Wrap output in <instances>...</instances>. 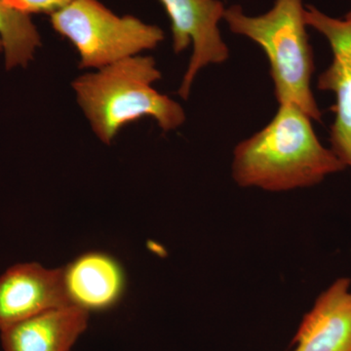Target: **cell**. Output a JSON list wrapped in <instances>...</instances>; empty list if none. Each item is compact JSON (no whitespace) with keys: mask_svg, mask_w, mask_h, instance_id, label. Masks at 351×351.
<instances>
[{"mask_svg":"<svg viewBox=\"0 0 351 351\" xmlns=\"http://www.w3.org/2000/svg\"><path fill=\"white\" fill-rule=\"evenodd\" d=\"M311 120L294 104L279 105L265 128L235 147L234 182L241 188L279 193L315 186L346 169L334 152L321 144Z\"/></svg>","mask_w":351,"mask_h":351,"instance_id":"6da1fadb","label":"cell"},{"mask_svg":"<svg viewBox=\"0 0 351 351\" xmlns=\"http://www.w3.org/2000/svg\"><path fill=\"white\" fill-rule=\"evenodd\" d=\"M159 80L156 60L137 55L80 76L71 85L94 133L110 145L124 126L144 117L156 120L164 132L184 123L182 106L152 88Z\"/></svg>","mask_w":351,"mask_h":351,"instance_id":"7a4b0ae2","label":"cell"},{"mask_svg":"<svg viewBox=\"0 0 351 351\" xmlns=\"http://www.w3.org/2000/svg\"><path fill=\"white\" fill-rule=\"evenodd\" d=\"M223 20L233 34L246 36L265 51L279 105L294 104L315 121L322 112L311 90L313 51L302 0H276L265 14L248 16L239 5L226 8Z\"/></svg>","mask_w":351,"mask_h":351,"instance_id":"3957f363","label":"cell"},{"mask_svg":"<svg viewBox=\"0 0 351 351\" xmlns=\"http://www.w3.org/2000/svg\"><path fill=\"white\" fill-rule=\"evenodd\" d=\"M53 29L75 46L80 69H103L154 49L165 38L157 25L115 15L98 0H75L50 15Z\"/></svg>","mask_w":351,"mask_h":351,"instance_id":"277c9868","label":"cell"},{"mask_svg":"<svg viewBox=\"0 0 351 351\" xmlns=\"http://www.w3.org/2000/svg\"><path fill=\"white\" fill-rule=\"evenodd\" d=\"M171 21L173 49L181 53L193 44V52L178 94L188 100L191 85L208 64L225 63L230 57L219 32L226 8L221 0H159Z\"/></svg>","mask_w":351,"mask_h":351,"instance_id":"5b68a950","label":"cell"},{"mask_svg":"<svg viewBox=\"0 0 351 351\" xmlns=\"http://www.w3.org/2000/svg\"><path fill=\"white\" fill-rule=\"evenodd\" d=\"M304 21L326 38L332 49V64L318 77L317 88L335 95L331 149L346 168H351V18L335 19L307 5Z\"/></svg>","mask_w":351,"mask_h":351,"instance_id":"8992f818","label":"cell"},{"mask_svg":"<svg viewBox=\"0 0 351 351\" xmlns=\"http://www.w3.org/2000/svg\"><path fill=\"white\" fill-rule=\"evenodd\" d=\"M63 270L14 265L0 276V331L49 309L68 306Z\"/></svg>","mask_w":351,"mask_h":351,"instance_id":"52a82bcc","label":"cell"},{"mask_svg":"<svg viewBox=\"0 0 351 351\" xmlns=\"http://www.w3.org/2000/svg\"><path fill=\"white\" fill-rule=\"evenodd\" d=\"M351 280L337 279L302 318L293 351H351Z\"/></svg>","mask_w":351,"mask_h":351,"instance_id":"ba28073f","label":"cell"},{"mask_svg":"<svg viewBox=\"0 0 351 351\" xmlns=\"http://www.w3.org/2000/svg\"><path fill=\"white\" fill-rule=\"evenodd\" d=\"M89 313L80 307H55L0 331L3 351H71L86 331Z\"/></svg>","mask_w":351,"mask_h":351,"instance_id":"9c48e42d","label":"cell"},{"mask_svg":"<svg viewBox=\"0 0 351 351\" xmlns=\"http://www.w3.org/2000/svg\"><path fill=\"white\" fill-rule=\"evenodd\" d=\"M69 304L88 313L119 302L125 289L121 265L103 252H88L62 267Z\"/></svg>","mask_w":351,"mask_h":351,"instance_id":"30bf717a","label":"cell"},{"mask_svg":"<svg viewBox=\"0 0 351 351\" xmlns=\"http://www.w3.org/2000/svg\"><path fill=\"white\" fill-rule=\"evenodd\" d=\"M40 46V34L32 16L0 0V53L4 54L7 71L27 66Z\"/></svg>","mask_w":351,"mask_h":351,"instance_id":"8fae6325","label":"cell"},{"mask_svg":"<svg viewBox=\"0 0 351 351\" xmlns=\"http://www.w3.org/2000/svg\"><path fill=\"white\" fill-rule=\"evenodd\" d=\"M75 0H5L9 6L27 15L52 14L69 5Z\"/></svg>","mask_w":351,"mask_h":351,"instance_id":"7c38bea8","label":"cell"},{"mask_svg":"<svg viewBox=\"0 0 351 351\" xmlns=\"http://www.w3.org/2000/svg\"><path fill=\"white\" fill-rule=\"evenodd\" d=\"M346 18H351V9H350V12H348V14H346Z\"/></svg>","mask_w":351,"mask_h":351,"instance_id":"4fadbf2b","label":"cell"}]
</instances>
